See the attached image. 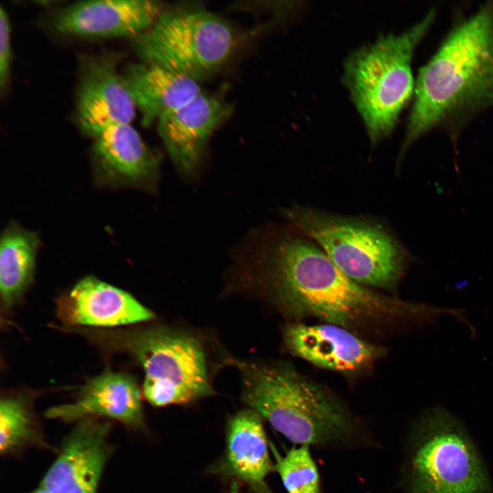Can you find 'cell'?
I'll list each match as a JSON object with an SVG mask.
<instances>
[{"mask_svg": "<svg viewBox=\"0 0 493 493\" xmlns=\"http://www.w3.org/2000/svg\"><path fill=\"white\" fill-rule=\"evenodd\" d=\"M283 214L294 229L315 242L344 274L361 285L390 289L403 273L404 250L377 223L297 205Z\"/></svg>", "mask_w": 493, "mask_h": 493, "instance_id": "52a82bcc", "label": "cell"}, {"mask_svg": "<svg viewBox=\"0 0 493 493\" xmlns=\"http://www.w3.org/2000/svg\"><path fill=\"white\" fill-rule=\"evenodd\" d=\"M110 429V422L97 417L77 421L40 486L51 493H97L114 451L109 440Z\"/></svg>", "mask_w": 493, "mask_h": 493, "instance_id": "30bf717a", "label": "cell"}, {"mask_svg": "<svg viewBox=\"0 0 493 493\" xmlns=\"http://www.w3.org/2000/svg\"><path fill=\"white\" fill-rule=\"evenodd\" d=\"M123 75L144 126L157 121L201 93L198 81L153 63H130Z\"/></svg>", "mask_w": 493, "mask_h": 493, "instance_id": "ac0fdd59", "label": "cell"}, {"mask_svg": "<svg viewBox=\"0 0 493 493\" xmlns=\"http://www.w3.org/2000/svg\"><path fill=\"white\" fill-rule=\"evenodd\" d=\"M435 15L430 10L405 31L381 36L345 62L344 82L373 145L392 132L414 93L413 55Z\"/></svg>", "mask_w": 493, "mask_h": 493, "instance_id": "5b68a950", "label": "cell"}, {"mask_svg": "<svg viewBox=\"0 0 493 493\" xmlns=\"http://www.w3.org/2000/svg\"><path fill=\"white\" fill-rule=\"evenodd\" d=\"M232 362L241 375L243 402L292 443L328 449L368 444L346 406L290 364Z\"/></svg>", "mask_w": 493, "mask_h": 493, "instance_id": "3957f363", "label": "cell"}, {"mask_svg": "<svg viewBox=\"0 0 493 493\" xmlns=\"http://www.w3.org/2000/svg\"><path fill=\"white\" fill-rule=\"evenodd\" d=\"M45 416L65 422L103 416L134 429L144 427L141 392L135 378L111 370L89 380L75 401L51 407Z\"/></svg>", "mask_w": 493, "mask_h": 493, "instance_id": "2e32d148", "label": "cell"}, {"mask_svg": "<svg viewBox=\"0 0 493 493\" xmlns=\"http://www.w3.org/2000/svg\"><path fill=\"white\" fill-rule=\"evenodd\" d=\"M57 314L66 325L113 328L154 318L152 311L128 292L94 277L79 281L57 301Z\"/></svg>", "mask_w": 493, "mask_h": 493, "instance_id": "9a60e30c", "label": "cell"}, {"mask_svg": "<svg viewBox=\"0 0 493 493\" xmlns=\"http://www.w3.org/2000/svg\"><path fill=\"white\" fill-rule=\"evenodd\" d=\"M239 483L233 482L231 486V493H240Z\"/></svg>", "mask_w": 493, "mask_h": 493, "instance_id": "603a6c76", "label": "cell"}, {"mask_svg": "<svg viewBox=\"0 0 493 493\" xmlns=\"http://www.w3.org/2000/svg\"><path fill=\"white\" fill-rule=\"evenodd\" d=\"M29 493H51V492H49L48 490H47L46 489L40 486L38 488L36 489L35 490H34Z\"/></svg>", "mask_w": 493, "mask_h": 493, "instance_id": "cb8c5ba5", "label": "cell"}, {"mask_svg": "<svg viewBox=\"0 0 493 493\" xmlns=\"http://www.w3.org/2000/svg\"><path fill=\"white\" fill-rule=\"evenodd\" d=\"M231 111L228 104L201 92L157 121L158 133L182 173L196 170L209 138Z\"/></svg>", "mask_w": 493, "mask_h": 493, "instance_id": "5bb4252c", "label": "cell"}, {"mask_svg": "<svg viewBox=\"0 0 493 493\" xmlns=\"http://www.w3.org/2000/svg\"><path fill=\"white\" fill-rule=\"evenodd\" d=\"M399 157L431 129L493 106V1L457 23L419 70Z\"/></svg>", "mask_w": 493, "mask_h": 493, "instance_id": "7a4b0ae2", "label": "cell"}, {"mask_svg": "<svg viewBox=\"0 0 493 493\" xmlns=\"http://www.w3.org/2000/svg\"><path fill=\"white\" fill-rule=\"evenodd\" d=\"M164 11V5L157 1H84L60 8L51 23L66 35L132 38L150 28Z\"/></svg>", "mask_w": 493, "mask_h": 493, "instance_id": "8fae6325", "label": "cell"}, {"mask_svg": "<svg viewBox=\"0 0 493 493\" xmlns=\"http://www.w3.org/2000/svg\"><path fill=\"white\" fill-rule=\"evenodd\" d=\"M76 332L106 351L127 354L141 366L143 394L153 406L186 404L214 394L202 344L187 332L159 325L79 327Z\"/></svg>", "mask_w": 493, "mask_h": 493, "instance_id": "277c9868", "label": "cell"}, {"mask_svg": "<svg viewBox=\"0 0 493 493\" xmlns=\"http://www.w3.org/2000/svg\"><path fill=\"white\" fill-rule=\"evenodd\" d=\"M30 399L23 394L2 397L0 403V452L10 455L31 446H46Z\"/></svg>", "mask_w": 493, "mask_h": 493, "instance_id": "ffe728a7", "label": "cell"}, {"mask_svg": "<svg viewBox=\"0 0 493 493\" xmlns=\"http://www.w3.org/2000/svg\"><path fill=\"white\" fill-rule=\"evenodd\" d=\"M283 340L294 355L317 366L351 373L372 364L383 353L378 346L355 336L346 328L325 325L290 324Z\"/></svg>", "mask_w": 493, "mask_h": 493, "instance_id": "4fadbf2b", "label": "cell"}, {"mask_svg": "<svg viewBox=\"0 0 493 493\" xmlns=\"http://www.w3.org/2000/svg\"><path fill=\"white\" fill-rule=\"evenodd\" d=\"M234 45L228 23L212 12L195 10H164L150 28L132 38L142 61L197 81L218 69Z\"/></svg>", "mask_w": 493, "mask_h": 493, "instance_id": "ba28073f", "label": "cell"}, {"mask_svg": "<svg viewBox=\"0 0 493 493\" xmlns=\"http://www.w3.org/2000/svg\"><path fill=\"white\" fill-rule=\"evenodd\" d=\"M273 470L262 418L250 408L236 412L227 422L225 452L213 472L246 485L253 493H273L266 481Z\"/></svg>", "mask_w": 493, "mask_h": 493, "instance_id": "e0dca14e", "label": "cell"}, {"mask_svg": "<svg viewBox=\"0 0 493 493\" xmlns=\"http://www.w3.org/2000/svg\"><path fill=\"white\" fill-rule=\"evenodd\" d=\"M38 235L16 223L3 231L0 244V292L3 306L16 304L34 279Z\"/></svg>", "mask_w": 493, "mask_h": 493, "instance_id": "d6986e66", "label": "cell"}, {"mask_svg": "<svg viewBox=\"0 0 493 493\" xmlns=\"http://www.w3.org/2000/svg\"><path fill=\"white\" fill-rule=\"evenodd\" d=\"M94 138V167L100 183L154 191L160 154L147 147L131 124L110 127Z\"/></svg>", "mask_w": 493, "mask_h": 493, "instance_id": "7c38bea8", "label": "cell"}, {"mask_svg": "<svg viewBox=\"0 0 493 493\" xmlns=\"http://www.w3.org/2000/svg\"><path fill=\"white\" fill-rule=\"evenodd\" d=\"M404 493H493L485 462L462 422L435 407L414 422L401 477Z\"/></svg>", "mask_w": 493, "mask_h": 493, "instance_id": "8992f818", "label": "cell"}, {"mask_svg": "<svg viewBox=\"0 0 493 493\" xmlns=\"http://www.w3.org/2000/svg\"><path fill=\"white\" fill-rule=\"evenodd\" d=\"M275 470L288 493H323L318 468L308 445L294 446L278 457Z\"/></svg>", "mask_w": 493, "mask_h": 493, "instance_id": "44dd1931", "label": "cell"}, {"mask_svg": "<svg viewBox=\"0 0 493 493\" xmlns=\"http://www.w3.org/2000/svg\"><path fill=\"white\" fill-rule=\"evenodd\" d=\"M295 231L271 233L256 258L262 281L286 312L346 329L363 321L421 312L344 274L312 240Z\"/></svg>", "mask_w": 493, "mask_h": 493, "instance_id": "6da1fadb", "label": "cell"}, {"mask_svg": "<svg viewBox=\"0 0 493 493\" xmlns=\"http://www.w3.org/2000/svg\"><path fill=\"white\" fill-rule=\"evenodd\" d=\"M115 55H88L81 60L77 92V120L94 138L107 128L131 124L136 105Z\"/></svg>", "mask_w": 493, "mask_h": 493, "instance_id": "9c48e42d", "label": "cell"}, {"mask_svg": "<svg viewBox=\"0 0 493 493\" xmlns=\"http://www.w3.org/2000/svg\"><path fill=\"white\" fill-rule=\"evenodd\" d=\"M12 59L11 25L9 16L0 8V89L6 88L10 77Z\"/></svg>", "mask_w": 493, "mask_h": 493, "instance_id": "7402d4cb", "label": "cell"}]
</instances>
